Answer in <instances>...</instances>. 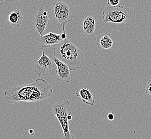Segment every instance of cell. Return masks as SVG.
I'll return each mask as SVG.
<instances>
[{"instance_id":"obj_1","label":"cell","mask_w":151,"mask_h":139,"mask_svg":"<svg viewBox=\"0 0 151 139\" xmlns=\"http://www.w3.org/2000/svg\"><path fill=\"white\" fill-rule=\"evenodd\" d=\"M53 89L44 78H38L29 84L12 87L4 92V101L9 104L20 102H36L49 97Z\"/></svg>"},{"instance_id":"obj_2","label":"cell","mask_w":151,"mask_h":139,"mask_svg":"<svg viewBox=\"0 0 151 139\" xmlns=\"http://www.w3.org/2000/svg\"><path fill=\"white\" fill-rule=\"evenodd\" d=\"M54 56L67 64L71 71L81 67L84 61V53L67 38L54 48Z\"/></svg>"},{"instance_id":"obj_3","label":"cell","mask_w":151,"mask_h":139,"mask_svg":"<svg viewBox=\"0 0 151 139\" xmlns=\"http://www.w3.org/2000/svg\"><path fill=\"white\" fill-rule=\"evenodd\" d=\"M51 12L53 19L62 27L63 33H66L65 25L75 16L73 5L65 0H55L52 4Z\"/></svg>"},{"instance_id":"obj_4","label":"cell","mask_w":151,"mask_h":139,"mask_svg":"<svg viewBox=\"0 0 151 139\" xmlns=\"http://www.w3.org/2000/svg\"><path fill=\"white\" fill-rule=\"evenodd\" d=\"M69 100L60 102L52 105V111L60 123L63 131L62 139H74L69 129V122L73 119Z\"/></svg>"},{"instance_id":"obj_5","label":"cell","mask_w":151,"mask_h":139,"mask_svg":"<svg viewBox=\"0 0 151 139\" xmlns=\"http://www.w3.org/2000/svg\"><path fill=\"white\" fill-rule=\"evenodd\" d=\"M102 17L105 23H127L130 18V9L119 4L114 6H111L104 10Z\"/></svg>"},{"instance_id":"obj_6","label":"cell","mask_w":151,"mask_h":139,"mask_svg":"<svg viewBox=\"0 0 151 139\" xmlns=\"http://www.w3.org/2000/svg\"><path fill=\"white\" fill-rule=\"evenodd\" d=\"M50 22L48 11L43 6H41L33 19L32 24L35 29L42 37L43 33Z\"/></svg>"},{"instance_id":"obj_7","label":"cell","mask_w":151,"mask_h":139,"mask_svg":"<svg viewBox=\"0 0 151 139\" xmlns=\"http://www.w3.org/2000/svg\"><path fill=\"white\" fill-rule=\"evenodd\" d=\"M42 50V55L40 58L35 63V66L34 67L35 72L39 77L45 75L47 73L50 72L55 65L54 62L45 54L43 48Z\"/></svg>"},{"instance_id":"obj_8","label":"cell","mask_w":151,"mask_h":139,"mask_svg":"<svg viewBox=\"0 0 151 139\" xmlns=\"http://www.w3.org/2000/svg\"><path fill=\"white\" fill-rule=\"evenodd\" d=\"M52 60L57 67L56 72L58 80L62 83L69 82L71 75V70L70 67L55 56L52 57Z\"/></svg>"},{"instance_id":"obj_9","label":"cell","mask_w":151,"mask_h":139,"mask_svg":"<svg viewBox=\"0 0 151 139\" xmlns=\"http://www.w3.org/2000/svg\"><path fill=\"white\" fill-rule=\"evenodd\" d=\"M38 40L40 43L42 48H46L56 46L63 40L62 38L61 34L50 32L42 35L41 38L38 39Z\"/></svg>"},{"instance_id":"obj_10","label":"cell","mask_w":151,"mask_h":139,"mask_svg":"<svg viewBox=\"0 0 151 139\" xmlns=\"http://www.w3.org/2000/svg\"><path fill=\"white\" fill-rule=\"evenodd\" d=\"M76 95L81 99L82 102L85 104L90 105L92 107L94 106L95 102L94 96L88 89L83 88L77 90L76 93Z\"/></svg>"},{"instance_id":"obj_11","label":"cell","mask_w":151,"mask_h":139,"mask_svg":"<svg viewBox=\"0 0 151 139\" xmlns=\"http://www.w3.org/2000/svg\"><path fill=\"white\" fill-rule=\"evenodd\" d=\"M96 27V19L93 16L88 15L83 22V29L85 33L90 36H92Z\"/></svg>"},{"instance_id":"obj_12","label":"cell","mask_w":151,"mask_h":139,"mask_svg":"<svg viewBox=\"0 0 151 139\" xmlns=\"http://www.w3.org/2000/svg\"><path fill=\"white\" fill-rule=\"evenodd\" d=\"M24 17L22 13L19 9H16L12 11L8 16V20L11 26L14 28H17L23 23Z\"/></svg>"},{"instance_id":"obj_13","label":"cell","mask_w":151,"mask_h":139,"mask_svg":"<svg viewBox=\"0 0 151 139\" xmlns=\"http://www.w3.org/2000/svg\"><path fill=\"white\" fill-rule=\"evenodd\" d=\"M99 41L100 46L104 49H109L113 45V41L107 34L100 36Z\"/></svg>"},{"instance_id":"obj_14","label":"cell","mask_w":151,"mask_h":139,"mask_svg":"<svg viewBox=\"0 0 151 139\" xmlns=\"http://www.w3.org/2000/svg\"><path fill=\"white\" fill-rule=\"evenodd\" d=\"M145 92L151 99V78L148 80L145 86Z\"/></svg>"},{"instance_id":"obj_15","label":"cell","mask_w":151,"mask_h":139,"mask_svg":"<svg viewBox=\"0 0 151 139\" xmlns=\"http://www.w3.org/2000/svg\"><path fill=\"white\" fill-rule=\"evenodd\" d=\"M108 4L111 6H116L119 4V0H107Z\"/></svg>"},{"instance_id":"obj_16","label":"cell","mask_w":151,"mask_h":139,"mask_svg":"<svg viewBox=\"0 0 151 139\" xmlns=\"http://www.w3.org/2000/svg\"><path fill=\"white\" fill-rule=\"evenodd\" d=\"M107 118L108 119H109V120L111 121V120H113V119L115 118V116L113 113H109L108 115Z\"/></svg>"},{"instance_id":"obj_17","label":"cell","mask_w":151,"mask_h":139,"mask_svg":"<svg viewBox=\"0 0 151 139\" xmlns=\"http://www.w3.org/2000/svg\"><path fill=\"white\" fill-rule=\"evenodd\" d=\"M61 35V37H62V38L63 39V40H64L65 39H66L67 38V35L66 34V33H62Z\"/></svg>"},{"instance_id":"obj_18","label":"cell","mask_w":151,"mask_h":139,"mask_svg":"<svg viewBox=\"0 0 151 139\" xmlns=\"http://www.w3.org/2000/svg\"><path fill=\"white\" fill-rule=\"evenodd\" d=\"M29 133L31 135H35V132H34V130H32V129H30L29 130Z\"/></svg>"},{"instance_id":"obj_19","label":"cell","mask_w":151,"mask_h":139,"mask_svg":"<svg viewBox=\"0 0 151 139\" xmlns=\"http://www.w3.org/2000/svg\"><path fill=\"white\" fill-rule=\"evenodd\" d=\"M3 1H1V0H0V6H2V4H3Z\"/></svg>"},{"instance_id":"obj_20","label":"cell","mask_w":151,"mask_h":139,"mask_svg":"<svg viewBox=\"0 0 151 139\" xmlns=\"http://www.w3.org/2000/svg\"><path fill=\"white\" fill-rule=\"evenodd\" d=\"M5 1H6V0H5Z\"/></svg>"}]
</instances>
